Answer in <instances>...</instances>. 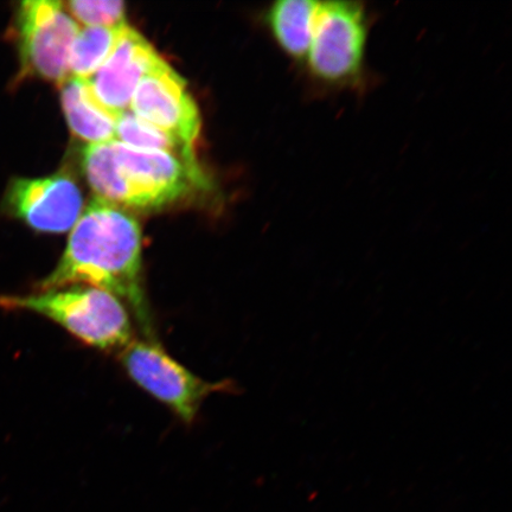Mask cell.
Instances as JSON below:
<instances>
[{
    "label": "cell",
    "instance_id": "cell-11",
    "mask_svg": "<svg viewBox=\"0 0 512 512\" xmlns=\"http://www.w3.org/2000/svg\"><path fill=\"white\" fill-rule=\"evenodd\" d=\"M318 2L280 0L266 12L268 29L287 57L303 66L311 46Z\"/></svg>",
    "mask_w": 512,
    "mask_h": 512
},
{
    "label": "cell",
    "instance_id": "cell-10",
    "mask_svg": "<svg viewBox=\"0 0 512 512\" xmlns=\"http://www.w3.org/2000/svg\"><path fill=\"white\" fill-rule=\"evenodd\" d=\"M60 86L63 111L75 136L88 145L113 142L118 117L99 104L87 81L68 78Z\"/></svg>",
    "mask_w": 512,
    "mask_h": 512
},
{
    "label": "cell",
    "instance_id": "cell-2",
    "mask_svg": "<svg viewBox=\"0 0 512 512\" xmlns=\"http://www.w3.org/2000/svg\"><path fill=\"white\" fill-rule=\"evenodd\" d=\"M82 166L96 198L120 208H163L206 184L200 165L117 140L88 145Z\"/></svg>",
    "mask_w": 512,
    "mask_h": 512
},
{
    "label": "cell",
    "instance_id": "cell-4",
    "mask_svg": "<svg viewBox=\"0 0 512 512\" xmlns=\"http://www.w3.org/2000/svg\"><path fill=\"white\" fill-rule=\"evenodd\" d=\"M369 11L361 2H318L303 68L316 86L362 91L367 82Z\"/></svg>",
    "mask_w": 512,
    "mask_h": 512
},
{
    "label": "cell",
    "instance_id": "cell-14",
    "mask_svg": "<svg viewBox=\"0 0 512 512\" xmlns=\"http://www.w3.org/2000/svg\"><path fill=\"white\" fill-rule=\"evenodd\" d=\"M69 15L88 28H120L126 24L123 2L114 0H72L64 3Z\"/></svg>",
    "mask_w": 512,
    "mask_h": 512
},
{
    "label": "cell",
    "instance_id": "cell-12",
    "mask_svg": "<svg viewBox=\"0 0 512 512\" xmlns=\"http://www.w3.org/2000/svg\"><path fill=\"white\" fill-rule=\"evenodd\" d=\"M115 140L136 149L168 153L190 165H198L194 146L146 123L130 110L120 114L115 127Z\"/></svg>",
    "mask_w": 512,
    "mask_h": 512
},
{
    "label": "cell",
    "instance_id": "cell-6",
    "mask_svg": "<svg viewBox=\"0 0 512 512\" xmlns=\"http://www.w3.org/2000/svg\"><path fill=\"white\" fill-rule=\"evenodd\" d=\"M119 361L140 388L192 424L210 395L232 389L230 382L200 379L171 357L156 339H132L120 350Z\"/></svg>",
    "mask_w": 512,
    "mask_h": 512
},
{
    "label": "cell",
    "instance_id": "cell-9",
    "mask_svg": "<svg viewBox=\"0 0 512 512\" xmlns=\"http://www.w3.org/2000/svg\"><path fill=\"white\" fill-rule=\"evenodd\" d=\"M163 60L145 37L127 25L110 57L87 83L99 104L119 117L130 110L140 81Z\"/></svg>",
    "mask_w": 512,
    "mask_h": 512
},
{
    "label": "cell",
    "instance_id": "cell-7",
    "mask_svg": "<svg viewBox=\"0 0 512 512\" xmlns=\"http://www.w3.org/2000/svg\"><path fill=\"white\" fill-rule=\"evenodd\" d=\"M0 209L38 233L61 234L72 230L79 221L83 196L78 183L67 172L37 178L16 177L6 187Z\"/></svg>",
    "mask_w": 512,
    "mask_h": 512
},
{
    "label": "cell",
    "instance_id": "cell-5",
    "mask_svg": "<svg viewBox=\"0 0 512 512\" xmlns=\"http://www.w3.org/2000/svg\"><path fill=\"white\" fill-rule=\"evenodd\" d=\"M79 31L62 2L19 3L9 30L19 60L17 80L36 78L61 85L69 78L70 50Z\"/></svg>",
    "mask_w": 512,
    "mask_h": 512
},
{
    "label": "cell",
    "instance_id": "cell-13",
    "mask_svg": "<svg viewBox=\"0 0 512 512\" xmlns=\"http://www.w3.org/2000/svg\"><path fill=\"white\" fill-rule=\"evenodd\" d=\"M126 27L80 29L70 50L69 78L91 79L110 57Z\"/></svg>",
    "mask_w": 512,
    "mask_h": 512
},
{
    "label": "cell",
    "instance_id": "cell-1",
    "mask_svg": "<svg viewBox=\"0 0 512 512\" xmlns=\"http://www.w3.org/2000/svg\"><path fill=\"white\" fill-rule=\"evenodd\" d=\"M82 285L100 288L123 302L147 339H156L143 277L139 222L112 203L88 204L69 235L66 249L38 291Z\"/></svg>",
    "mask_w": 512,
    "mask_h": 512
},
{
    "label": "cell",
    "instance_id": "cell-8",
    "mask_svg": "<svg viewBox=\"0 0 512 512\" xmlns=\"http://www.w3.org/2000/svg\"><path fill=\"white\" fill-rule=\"evenodd\" d=\"M130 111L191 146L200 136L201 115L187 82L165 60L140 81Z\"/></svg>",
    "mask_w": 512,
    "mask_h": 512
},
{
    "label": "cell",
    "instance_id": "cell-3",
    "mask_svg": "<svg viewBox=\"0 0 512 512\" xmlns=\"http://www.w3.org/2000/svg\"><path fill=\"white\" fill-rule=\"evenodd\" d=\"M0 309L37 313L101 351H120L132 341L127 307L113 294L92 286H67L24 297L0 296Z\"/></svg>",
    "mask_w": 512,
    "mask_h": 512
}]
</instances>
